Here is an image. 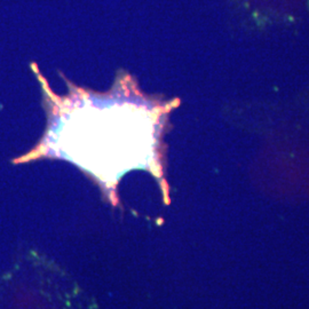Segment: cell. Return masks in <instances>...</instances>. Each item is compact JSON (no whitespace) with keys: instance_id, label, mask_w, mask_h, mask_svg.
<instances>
[{"instance_id":"6da1fadb","label":"cell","mask_w":309,"mask_h":309,"mask_svg":"<svg viewBox=\"0 0 309 309\" xmlns=\"http://www.w3.org/2000/svg\"><path fill=\"white\" fill-rule=\"evenodd\" d=\"M70 112L61 133V152L99 176L121 174L140 166L153 142L149 112L141 107L114 101L83 103ZM54 141V140H52Z\"/></svg>"}]
</instances>
